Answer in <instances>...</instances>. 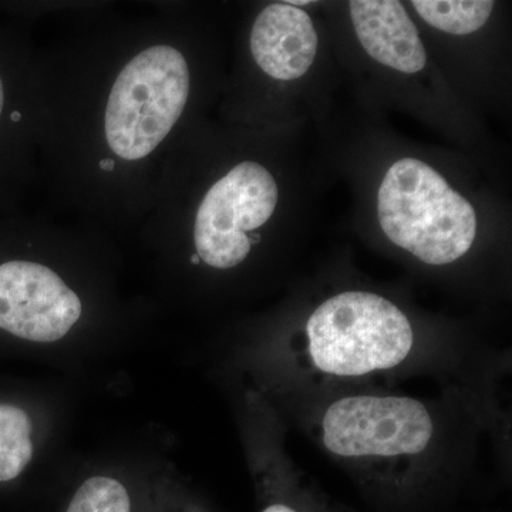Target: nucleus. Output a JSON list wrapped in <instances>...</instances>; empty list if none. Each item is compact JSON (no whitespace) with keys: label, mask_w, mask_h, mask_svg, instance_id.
<instances>
[{"label":"nucleus","mask_w":512,"mask_h":512,"mask_svg":"<svg viewBox=\"0 0 512 512\" xmlns=\"http://www.w3.org/2000/svg\"><path fill=\"white\" fill-rule=\"evenodd\" d=\"M37 50V157L46 210L103 232L137 229L183 141L195 74L174 6L52 8Z\"/></svg>","instance_id":"1"},{"label":"nucleus","mask_w":512,"mask_h":512,"mask_svg":"<svg viewBox=\"0 0 512 512\" xmlns=\"http://www.w3.org/2000/svg\"><path fill=\"white\" fill-rule=\"evenodd\" d=\"M288 5L291 6H303V5H309V3H312L311 0H289Z\"/></svg>","instance_id":"14"},{"label":"nucleus","mask_w":512,"mask_h":512,"mask_svg":"<svg viewBox=\"0 0 512 512\" xmlns=\"http://www.w3.org/2000/svg\"><path fill=\"white\" fill-rule=\"evenodd\" d=\"M349 9L360 45L376 62L406 74L424 69L426 49L402 3L353 0Z\"/></svg>","instance_id":"8"},{"label":"nucleus","mask_w":512,"mask_h":512,"mask_svg":"<svg viewBox=\"0 0 512 512\" xmlns=\"http://www.w3.org/2000/svg\"><path fill=\"white\" fill-rule=\"evenodd\" d=\"M377 210L387 238L427 265L453 264L476 239L473 205L416 158H403L389 168Z\"/></svg>","instance_id":"3"},{"label":"nucleus","mask_w":512,"mask_h":512,"mask_svg":"<svg viewBox=\"0 0 512 512\" xmlns=\"http://www.w3.org/2000/svg\"><path fill=\"white\" fill-rule=\"evenodd\" d=\"M412 5L430 26L457 36L483 28L494 9L491 0H414Z\"/></svg>","instance_id":"10"},{"label":"nucleus","mask_w":512,"mask_h":512,"mask_svg":"<svg viewBox=\"0 0 512 512\" xmlns=\"http://www.w3.org/2000/svg\"><path fill=\"white\" fill-rule=\"evenodd\" d=\"M29 413L16 404L0 403V485L15 483L32 463L35 444Z\"/></svg>","instance_id":"9"},{"label":"nucleus","mask_w":512,"mask_h":512,"mask_svg":"<svg viewBox=\"0 0 512 512\" xmlns=\"http://www.w3.org/2000/svg\"><path fill=\"white\" fill-rule=\"evenodd\" d=\"M261 512H299L296 511L295 508L291 507V505L284 503H272L266 505L264 510Z\"/></svg>","instance_id":"13"},{"label":"nucleus","mask_w":512,"mask_h":512,"mask_svg":"<svg viewBox=\"0 0 512 512\" xmlns=\"http://www.w3.org/2000/svg\"><path fill=\"white\" fill-rule=\"evenodd\" d=\"M318 50V33L308 13L288 3L261 10L249 35V52L256 66L271 79L296 80L311 69Z\"/></svg>","instance_id":"7"},{"label":"nucleus","mask_w":512,"mask_h":512,"mask_svg":"<svg viewBox=\"0 0 512 512\" xmlns=\"http://www.w3.org/2000/svg\"><path fill=\"white\" fill-rule=\"evenodd\" d=\"M323 443L340 457L413 456L426 450L433 420L426 406L410 397H343L322 423Z\"/></svg>","instance_id":"5"},{"label":"nucleus","mask_w":512,"mask_h":512,"mask_svg":"<svg viewBox=\"0 0 512 512\" xmlns=\"http://www.w3.org/2000/svg\"><path fill=\"white\" fill-rule=\"evenodd\" d=\"M80 293L47 262L32 256L0 261V332L33 343H53L83 318Z\"/></svg>","instance_id":"6"},{"label":"nucleus","mask_w":512,"mask_h":512,"mask_svg":"<svg viewBox=\"0 0 512 512\" xmlns=\"http://www.w3.org/2000/svg\"><path fill=\"white\" fill-rule=\"evenodd\" d=\"M309 355L322 372L362 376L392 369L412 352L409 319L376 293L352 291L333 296L306 325Z\"/></svg>","instance_id":"4"},{"label":"nucleus","mask_w":512,"mask_h":512,"mask_svg":"<svg viewBox=\"0 0 512 512\" xmlns=\"http://www.w3.org/2000/svg\"><path fill=\"white\" fill-rule=\"evenodd\" d=\"M275 178L265 165L244 160L212 181L192 211L154 205L137 231L187 227L192 265L227 271L244 264L259 229L268 224L278 205Z\"/></svg>","instance_id":"2"},{"label":"nucleus","mask_w":512,"mask_h":512,"mask_svg":"<svg viewBox=\"0 0 512 512\" xmlns=\"http://www.w3.org/2000/svg\"><path fill=\"white\" fill-rule=\"evenodd\" d=\"M134 497L117 478L93 476L74 491L63 512H136Z\"/></svg>","instance_id":"12"},{"label":"nucleus","mask_w":512,"mask_h":512,"mask_svg":"<svg viewBox=\"0 0 512 512\" xmlns=\"http://www.w3.org/2000/svg\"><path fill=\"white\" fill-rule=\"evenodd\" d=\"M37 96H39V64L29 76L9 84L8 74L0 64V136L5 127H32L37 131Z\"/></svg>","instance_id":"11"}]
</instances>
